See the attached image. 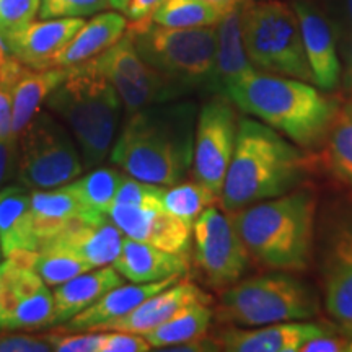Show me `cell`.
Masks as SVG:
<instances>
[{"instance_id": "1", "label": "cell", "mask_w": 352, "mask_h": 352, "mask_svg": "<svg viewBox=\"0 0 352 352\" xmlns=\"http://www.w3.org/2000/svg\"><path fill=\"white\" fill-rule=\"evenodd\" d=\"M197 113L191 101L158 103L131 113L111 162L140 182L175 186L192 168Z\"/></svg>"}, {"instance_id": "2", "label": "cell", "mask_w": 352, "mask_h": 352, "mask_svg": "<svg viewBox=\"0 0 352 352\" xmlns=\"http://www.w3.org/2000/svg\"><path fill=\"white\" fill-rule=\"evenodd\" d=\"M310 160L298 145L261 121L243 118L228 165L220 206L233 214L246 206L287 195L300 186Z\"/></svg>"}, {"instance_id": "3", "label": "cell", "mask_w": 352, "mask_h": 352, "mask_svg": "<svg viewBox=\"0 0 352 352\" xmlns=\"http://www.w3.org/2000/svg\"><path fill=\"white\" fill-rule=\"evenodd\" d=\"M223 96L305 148L323 142L340 108L308 82L258 74V70L228 88Z\"/></svg>"}, {"instance_id": "4", "label": "cell", "mask_w": 352, "mask_h": 352, "mask_svg": "<svg viewBox=\"0 0 352 352\" xmlns=\"http://www.w3.org/2000/svg\"><path fill=\"white\" fill-rule=\"evenodd\" d=\"M315 197L290 191L230 214L250 258L276 271H305L314 250Z\"/></svg>"}, {"instance_id": "5", "label": "cell", "mask_w": 352, "mask_h": 352, "mask_svg": "<svg viewBox=\"0 0 352 352\" xmlns=\"http://www.w3.org/2000/svg\"><path fill=\"white\" fill-rule=\"evenodd\" d=\"M44 104L67 122L87 168L107 158L120 122L122 100L95 59L69 67L64 82Z\"/></svg>"}, {"instance_id": "6", "label": "cell", "mask_w": 352, "mask_h": 352, "mask_svg": "<svg viewBox=\"0 0 352 352\" xmlns=\"http://www.w3.org/2000/svg\"><path fill=\"white\" fill-rule=\"evenodd\" d=\"M320 314L314 290L285 272L240 279L222 290L217 320L233 327H264L310 320Z\"/></svg>"}, {"instance_id": "7", "label": "cell", "mask_w": 352, "mask_h": 352, "mask_svg": "<svg viewBox=\"0 0 352 352\" xmlns=\"http://www.w3.org/2000/svg\"><path fill=\"white\" fill-rule=\"evenodd\" d=\"M126 33L145 63L176 85L186 88L209 83L212 87L217 28H168L140 20L131 21Z\"/></svg>"}, {"instance_id": "8", "label": "cell", "mask_w": 352, "mask_h": 352, "mask_svg": "<svg viewBox=\"0 0 352 352\" xmlns=\"http://www.w3.org/2000/svg\"><path fill=\"white\" fill-rule=\"evenodd\" d=\"M241 36L254 69L314 82L298 16L284 2L241 3Z\"/></svg>"}, {"instance_id": "9", "label": "cell", "mask_w": 352, "mask_h": 352, "mask_svg": "<svg viewBox=\"0 0 352 352\" xmlns=\"http://www.w3.org/2000/svg\"><path fill=\"white\" fill-rule=\"evenodd\" d=\"M82 170L76 144L51 114L38 113L20 132L16 178L21 186L56 189L76 179Z\"/></svg>"}, {"instance_id": "10", "label": "cell", "mask_w": 352, "mask_h": 352, "mask_svg": "<svg viewBox=\"0 0 352 352\" xmlns=\"http://www.w3.org/2000/svg\"><path fill=\"white\" fill-rule=\"evenodd\" d=\"M195 264L202 283L214 290H223L239 283L250 266L245 248L230 214L209 206L192 223Z\"/></svg>"}, {"instance_id": "11", "label": "cell", "mask_w": 352, "mask_h": 352, "mask_svg": "<svg viewBox=\"0 0 352 352\" xmlns=\"http://www.w3.org/2000/svg\"><path fill=\"white\" fill-rule=\"evenodd\" d=\"M94 59L98 69L116 88L127 113L166 103L184 94L183 87L176 85L145 63L127 33Z\"/></svg>"}, {"instance_id": "12", "label": "cell", "mask_w": 352, "mask_h": 352, "mask_svg": "<svg viewBox=\"0 0 352 352\" xmlns=\"http://www.w3.org/2000/svg\"><path fill=\"white\" fill-rule=\"evenodd\" d=\"M239 121L232 101L220 95L209 100L197 114L192 176L220 197L233 157Z\"/></svg>"}, {"instance_id": "13", "label": "cell", "mask_w": 352, "mask_h": 352, "mask_svg": "<svg viewBox=\"0 0 352 352\" xmlns=\"http://www.w3.org/2000/svg\"><path fill=\"white\" fill-rule=\"evenodd\" d=\"M3 271L2 331H26L54 323V298L36 272L7 258Z\"/></svg>"}, {"instance_id": "14", "label": "cell", "mask_w": 352, "mask_h": 352, "mask_svg": "<svg viewBox=\"0 0 352 352\" xmlns=\"http://www.w3.org/2000/svg\"><path fill=\"white\" fill-rule=\"evenodd\" d=\"M321 284L328 314L352 329V214L329 226L321 246Z\"/></svg>"}, {"instance_id": "15", "label": "cell", "mask_w": 352, "mask_h": 352, "mask_svg": "<svg viewBox=\"0 0 352 352\" xmlns=\"http://www.w3.org/2000/svg\"><path fill=\"white\" fill-rule=\"evenodd\" d=\"M108 217L129 239L145 241L170 253H188L192 227L164 206L111 204Z\"/></svg>"}, {"instance_id": "16", "label": "cell", "mask_w": 352, "mask_h": 352, "mask_svg": "<svg viewBox=\"0 0 352 352\" xmlns=\"http://www.w3.org/2000/svg\"><path fill=\"white\" fill-rule=\"evenodd\" d=\"M327 333L328 328L318 323L280 321L258 329L223 328L212 338L220 351L228 352H300L307 341Z\"/></svg>"}, {"instance_id": "17", "label": "cell", "mask_w": 352, "mask_h": 352, "mask_svg": "<svg viewBox=\"0 0 352 352\" xmlns=\"http://www.w3.org/2000/svg\"><path fill=\"white\" fill-rule=\"evenodd\" d=\"M85 20L50 19L32 21L10 36L3 38L7 50L21 64L32 69L52 67L57 52L76 36Z\"/></svg>"}, {"instance_id": "18", "label": "cell", "mask_w": 352, "mask_h": 352, "mask_svg": "<svg viewBox=\"0 0 352 352\" xmlns=\"http://www.w3.org/2000/svg\"><path fill=\"white\" fill-rule=\"evenodd\" d=\"M124 236L120 227L109 217L98 223H88L82 219H76L63 232L47 240L41 248L65 250L94 270L113 264L121 253Z\"/></svg>"}, {"instance_id": "19", "label": "cell", "mask_w": 352, "mask_h": 352, "mask_svg": "<svg viewBox=\"0 0 352 352\" xmlns=\"http://www.w3.org/2000/svg\"><path fill=\"white\" fill-rule=\"evenodd\" d=\"M195 302H209V296L191 283H175L155 296L148 297L127 315L101 324L95 331H126L144 336L165 323L183 307Z\"/></svg>"}, {"instance_id": "20", "label": "cell", "mask_w": 352, "mask_h": 352, "mask_svg": "<svg viewBox=\"0 0 352 352\" xmlns=\"http://www.w3.org/2000/svg\"><path fill=\"white\" fill-rule=\"evenodd\" d=\"M303 39V47L310 65L314 83L321 90L331 91L341 78V64L338 59L336 41L331 26L314 7L297 2L296 7Z\"/></svg>"}, {"instance_id": "21", "label": "cell", "mask_w": 352, "mask_h": 352, "mask_svg": "<svg viewBox=\"0 0 352 352\" xmlns=\"http://www.w3.org/2000/svg\"><path fill=\"white\" fill-rule=\"evenodd\" d=\"M182 276L168 277L164 280L144 284H120L111 290H108L103 297H100L95 303L87 307L85 310L65 321V324L59 329V333H78V331H95L101 324H107L121 316L129 314L135 307H139L148 297L155 296L162 290L178 283Z\"/></svg>"}, {"instance_id": "22", "label": "cell", "mask_w": 352, "mask_h": 352, "mask_svg": "<svg viewBox=\"0 0 352 352\" xmlns=\"http://www.w3.org/2000/svg\"><path fill=\"white\" fill-rule=\"evenodd\" d=\"M111 266L132 283L144 284L183 276L189 270V258L188 253H170L124 236L121 253Z\"/></svg>"}, {"instance_id": "23", "label": "cell", "mask_w": 352, "mask_h": 352, "mask_svg": "<svg viewBox=\"0 0 352 352\" xmlns=\"http://www.w3.org/2000/svg\"><path fill=\"white\" fill-rule=\"evenodd\" d=\"M253 72H256V69L246 56L241 36V6H236L217 23V54L212 87L217 88L220 95H226L228 88Z\"/></svg>"}, {"instance_id": "24", "label": "cell", "mask_w": 352, "mask_h": 352, "mask_svg": "<svg viewBox=\"0 0 352 352\" xmlns=\"http://www.w3.org/2000/svg\"><path fill=\"white\" fill-rule=\"evenodd\" d=\"M126 16L116 12H104L91 19L76 33L52 59V67H74L100 56L124 36Z\"/></svg>"}, {"instance_id": "25", "label": "cell", "mask_w": 352, "mask_h": 352, "mask_svg": "<svg viewBox=\"0 0 352 352\" xmlns=\"http://www.w3.org/2000/svg\"><path fill=\"white\" fill-rule=\"evenodd\" d=\"M69 69L47 67L32 69L25 65L13 82V109L12 129L13 135L19 139L20 132L28 126V122L39 113L47 96L64 82Z\"/></svg>"}, {"instance_id": "26", "label": "cell", "mask_w": 352, "mask_h": 352, "mask_svg": "<svg viewBox=\"0 0 352 352\" xmlns=\"http://www.w3.org/2000/svg\"><path fill=\"white\" fill-rule=\"evenodd\" d=\"M30 199L32 195H28L21 184H8L0 197V250L6 258L20 252L38 250Z\"/></svg>"}, {"instance_id": "27", "label": "cell", "mask_w": 352, "mask_h": 352, "mask_svg": "<svg viewBox=\"0 0 352 352\" xmlns=\"http://www.w3.org/2000/svg\"><path fill=\"white\" fill-rule=\"evenodd\" d=\"M122 284V276L114 267L87 271L67 283L57 285L54 298V323H65L103 297L108 290Z\"/></svg>"}, {"instance_id": "28", "label": "cell", "mask_w": 352, "mask_h": 352, "mask_svg": "<svg viewBox=\"0 0 352 352\" xmlns=\"http://www.w3.org/2000/svg\"><path fill=\"white\" fill-rule=\"evenodd\" d=\"M33 232L38 241V250L63 232L72 220L82 219L83 209L67 186L33 191L30 199Z\"/></svg>"}, {"instance_id": "29", "label": "cell", "mask_w": 352, "mask_h": 352, "mask_svg": "<svg viewBox=\"0 0 352 352\" xmlns=\"http://www.w3.org/2000/svg\"><path fill=\"white\" fill-rule=\"evenodd\" d=\"M122 178L124 175L118 170L98 168L77 182L65 184L80 202L83 222L98 223L108 219V210L111 208Z\"/></svg>"}, {"instance_id": "30", "label": "cell", "mask_w": 352, "mask_h": 352, "mask_svg": "<svg viewBox=\"0 0 352 352\" xmlns=\"http://www.w3.org/2000/svg\"><path fill=\"white\" fill-rule=\"evenodd\" d=\"M210 320H212V310L209 302H195L183 307L165 323L144 336L148 344L162 351L168 346L184 344L206 336Z\"/></svg>"}, {"instance_id": "31", "label": "cell", "mask_w": 352, "mask_h": 352, "mask_svg": "<svg viewBox=\"0 0 352 352\" xmlns=\"http://www.w3.org/2000/svg\"><path fill=\"white\" fill-rule=\"evenodd\" d=\"M323 164L328 173L352 189V101L338 108L323 139Z\"/></svg>"}, {"instance_id": "32", "label": "cell", "mask_w": 352, "mask_h": 352, "mask_svg": "<svg viewBox=\"0 0 352 352\" xmlns=\"http://www.w3.org/2000/svg\"><path fill=\"white\" fill-rule=\"evenodd\" d=\"M16 263L33 270L47 285H60L91 267L65 250L41 248L36 252H20L10 256Z\"/></svg>"}, {"instance_id": "33", "label": "cell", "mask_w": 352, "mask_h": 352, "mask_svg": "<svg viewBox=\"0 0 352 352\" xmlns=\"http://www.w3.org/2000/svg\"><path fill=\"white\" fill-rule=\"evenodd\" d=\"M223 15L208 0H165L148 20L168 28H199L217 25Z\"/></svg>"}, {"instance_id": "34", "label": "cell", "mask_w": 352, "mask_h": 352, "mask_svg": "<svg viewBox=\"0 0 352 352\" xmlns=\"http://www.w3.org/2000/svg\"><path fill=\"white\" fill-rule=\"evenodd\" d=\"M215 202H220V197L208 186L195 179V182L178 183L175 186H170V189L166 188L162 204L165 210L192 227L202 210L208 209L209 206H214Z\"/></svg>"}, {"instance_id": "35", "label": "cell", "mask_w": 352, "mask_h": 352, "mask_svg": "<svg viewBox=\"0 0 352 352\" xmlns=\"http://www.w3.org/2000/svg\"><path fill=\"white\" fill-rule=\"evenodd\" d=\"M41 0H0V38H7L28 23L39 13Z\"/></svg>"}, {"instance_id": "36", "label": "cell", "mask_w": 352, "mask_h": 352, "mask_svg": "<svg viewBox=\"0 0 352 352\" xmlns=\"http://www.w3.org/2000/svg\"><path fill=\"white\" fill-rule=\"evenodd\" d=\"M109 7V0H41L39 16L50 19H82L103 12Z\"/></svg>"}, {"instance_id": "37", "label": "cell", "mask_w": 352, "mask_h": 352, "mask_svg": "<svg viewBox=\"0 0 352 352\" xmlns=\"http://www.w3.org/2000/svg\"><path fill=\"white\" fill-rule=\"evenodd\" d=\"M165 186H158V184L140 182L132 176H124L122 182L118 188L116 196H114L113 204H132V206H164Z\"/></svg>"}, {"instance_id": "38", "label": "cell", "mask_w": 352, "mask_h": 352, "mask_svg": "<svg viewBox=\"0 0 352 352\" xmlns=\"http://www.w3.org/2000/svg\"><path fill=\"white\" fill-rule=\"evenodd\" d=\"M96 334H60L59 331L50 334L52 351L59 352H100L104 331H95Z\"/></svg>"}, {"instance_id": "39", "label": "cell", "mask_w": 352, "mask_h": 352, "mask_svg": "<svg viewBox=\"0 0 352 352\" xmlns=\"http://www.w3.org/2000/svg\"><path fill=\"white\" fill-rule=\"evenodd\" d=\"M52 344L47 336L25 333H0V352H47Z\"/></svg>"}, {"instance_id": "40", "label": "cell", "mask_w": 352, "mask_h": 352, "mask_svg": "<svg viewBox=\"0 0 352 352\" xmlns=\"http://www.w3.org/2000/svg\"><path fill=\"white\" fill-rule=\"evenodd\" d=\"M152 346L142 334L126 331H104L100 352H147Z\"/></svg>"}, {"instance_id": "41", "label": "cell", "mask_w": 352, "mask_h": 352, "mask_svg": "<svg viewBox=\"0 0 352 352\" xmlns=\"http://www.w3.org/2000/svg\"><path fill=\"white\" fill-rule=\"evenodd\" d=\"M19 168V139H0V189L16 176Z\"/></svg>"}, {"instance_id": "42", "label": "cell", "mask_w": 352, "mask_h": 352, "mask_svg": "<svg viewBox=\"0 0 352 352\" xmlns=\"http://www.w3.org/2000/svg\"><path fill=\"white\" fill-rule=\"evenodd\" d=\"M300 352H352V340L344 336H334V333H327L307 341Z\"/></svg>"}, {"instance_id": "43", "label": "cell", "mask_w": 352, "mask_h": 352, "mask_svg": "<svg viewBox=\"0 0 352 352\" xmlns=\"http://www.w3.org/2000/svg\"><path fill=\"white\" fill-rule=\"evenodd\" d=\"M162 2H165V0H129L124 13L131 21L148 20L152 13L157 10V7H160Z\"/></svg>"}, {"instance_id": "44", "label": "cell", "mask_w": 352, "mask_h": 352, "mask_svg": "<svg viewBox=\"0 0 352 352\" xmlns=\"http://www.w3.org/2000/svg\"><path fill=\"white\" fill-rule=\"evenodd\" d=\"M344 87H346V91H347V100L352 101V43H351L349 57H347V69H346V77H344Z\"/></svg>"}, {"instance_id": "45", "label": "cell", "mask_w": 352, "mask_h": 352, "mask_svg": "<svg viewBox=\"0 0 352 352\" xmlns=\"http://www.w3.org/2000/svg\"><path fill=\"white\" fill-rule=\"evenodd\" d=\"M208 2H210V3H212V6L219 7L220 10L227 13L228 10H232L233 7L240 6V2H241V0H208Z\"/></svg>"}, {"instance_id": "46", "label": "cell", "mask_w": 352, "mask_h": 352, "mask_svg": "<svg viewBox=\"0 0 352 352\" xmlns=\"http://www.w3.org/2000/svg\"><path fill=\"white\" fill-rule=\"evenodd\" d=\"M3 323V271L2 264H0V329Z\"/></svg>"}, {"instance_id": "47", "label": "cell", "mask_w": 352, "mask_h": 352, "mask_svg": "<svg viewBox=\"0 0 352 352\" xmlns=\"http://www.w3.org/2000/svg\"><path fill=\"white\" fill-rule=\"evenodd\" d=\"M10 57H12V54L8 52L6 43H3V39L0 38V64H3L7 59H10Z\"/></svg>"}, {"instance_id": "48", "label": "cell", "mask_w": 352, "mask_h": 352, "mask_svg": "<svg viewBox=\"0 0 352 352\" xmlns=\"http://www.w3.org/2000/svg\"><path fill=\"white\" fill-rule=\"evenodd\" d=\"M127 3H129V0H109V7L116 8V10L120 12H124Z\"/></svg>"}, {"instance_id": "49", "label": "cell", "mask_w": 352, "mask_h": 352, "mask_svg": "<svg viewBox=\"0 0 352 352\" xmlns=\"http://www.w3.org/2000/svg\"><path fill=\"white\" fill-rule=\"evenodd\" d=\"M347 10H349V19L352 21V0H347Z\"/></svg>"}, {"instance_id": "50", "label": "cell", "mask_w": 352, "mask_h": 352, "mask_svg": "<svg viewBox=\"0 0 352 352\" xmlns=\"http://www.w3.org/2000/svg\"><path fill=\"white\" fill-rule=\"evenodd\" d=\"M3 189H6V188H3ZM3 189H0V197H2V195H3Z\"/></svg>"}, {"instance_id": "51", "label": "cell", "mask_w": 352, "mask_h": 352, "mask_svg": "<svg viewBox=\"0 0 352 352\" xmlns=\"http://www.w3.org/2000/svg\"><path fill=\"white\" fill-rule=\"evenodd\" d=\"M0 258H2V250H0Z\"/></svg>"}]
</instances>
